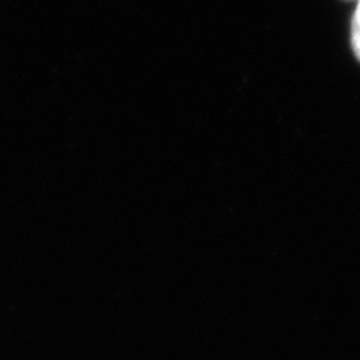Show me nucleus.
<instances>
[{
    "mask_svg": "<svg viewBox=\"0 0 360 360\" xmlns=\"http://www.w3.org/2000/svg\"><path fill=\"white\" fill-rule=\"evenodd\" d=\"M352 45H353V51L356 54V58L360 60V33L352 30Z\"/></svg>",
    "mask_w": 360,
    "mask_h": 360,
    "instance_id": "1",
    "label": "nucleus"
},
{
    "mask_svg": "<svg viewBox=\"0 0 360 360\" xmlns=\"http://www.w3.org/2000/svg\"><path fill=\"white\" fill-rule=\"evenodd\" d=\"M352 30L360 33V0H357V8H356V14H354V18H353Z\"/></svg>",
    "mask_w": 360,
    "mask_h": 360,
    "instance_id": "2",
    "label": "nucleus"
}]
</instances>
